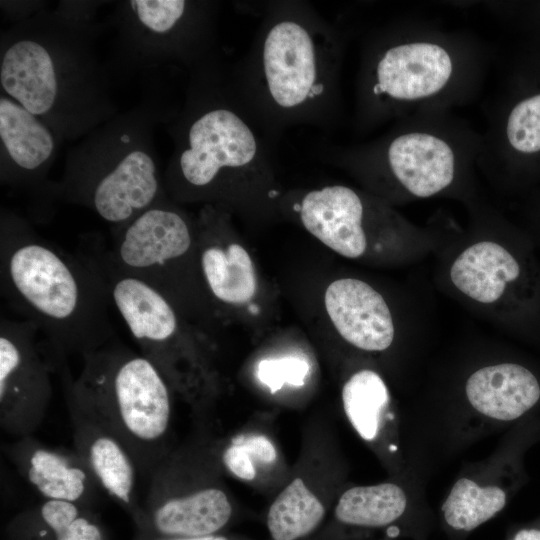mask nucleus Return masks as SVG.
Returning a JSON list of instances; mask_svg holds the SVG:
<instances>
[{"instance_id":"obj_10","label":"nucleus","mask_w":540,"mask_h":540,"mask_svg":"<svg viewBox=\"0 0 540 540\" xmlns=\"http://www.w3.org/2000/svg\"><path fill=\"white\" fill-rule=\"evenodd\" d=\"M108 251L125 272L149 283L176 307L194 236L186 216L166 198L114 227Z\"/></svg>"},{"instance_id":"obj_17","label":"nucleus","mask_w":540,"mask_h":540,"mask_svg":"<svg viewBox=\"0 0 540 540\" xmlns=\"http://www.w3.org/2000/svg\"><path fill=\"white\" fill-rule=\"evenodd\" d=\"M327 314L339 335L350 345L367 352H382L396 336L392 311L369 283L357 278H341L326 289Z\"/></svg>"},{"instance_id":"obj_9","label":"nucleus","mask_w":540,"mask_h":540,"mask_svg":"<svg viewBox=\"0 0 540 540\" xmlns=\"http://www.w3.org/2000/svg\"><path fill=\"white\" fill-rule=\"evenodd\" d=\"M318 157L344 166L395 198L426 199L446 193L460 175L452 142L426 130L396 131L355 147L322 145Z\"/></svg>"},{"instance_id":"obj_19","label":"nucleus","mask_w":540,"mask_h":540,"mask_svg":"<svg viewBox=\"0 0 540 540\" xmlns=\"http://www.w3.org/2000/svg\"><path fill=\"white\" fill-rule=\"evenodd\" d=\"M231 515L228 495L211 485L193 496L145 505L142 519L161 537H201L214 535Z\"/></svg>"},{"instance_id":"obj_11","label":"nucleus","mask_w":540,"mask_h":540,"mask_svg":"<svg viewBox=\"0 0 540 540\" xmlns=\"http://www.w3.org/2000/svg\"><path fill=\"white\" fill-rule=\"evenodd\" d=\"M38 328L23 319H0V426L15 438L32 436L43 423L53 394Z\"/></svg>"},{"instance_id":"obj_15","label":"nucleus","mask_w":540,"mask_h":540,"mask_svg":"<svg viewBox=\"0 0 540 540\" xmlns=\"http://www.w3.org/2000/svg\"><path fill=\"white\" fill-rule=\"evenodd\" d=\"M56 132L15 100L0 97L1 181L11 186L47 189Z\"/></svg>"},{"instance_id":"obj_2","label":"nucleus","mask_w":540,"mask_h":540,"mask_svg":"<svg viewBox=\"0 0 540 540\" xmlns=\"http://www.w3.org/2000/svg\"><path fill=\"white\" fill-rule=\"evenodd\" d=\"M0 289L45 336L54 366L115 340L107 290L89 259L64 251L7 210L0 219Z\"/></svg>"},{"instance_id":"obj_18","label":"nucleus","mask_w":540,"mask_h":540,"mask_svg":"<svg viewBox=\"0 0 540 540\" xmlns=\"http://www.w3.org/2000/svg\"><path fill=\"white\" fill-rule=\"evenodd\" d=\"M464 393L477 412L499 421H512L540 399V382L526 366L499 362L482 366L466 379Z\"/></svg>"},{"instance_id":"obj_24","label":"nucleus","mask_w":540,"mask_h":540,"mask_svg":"<svg viewBox=\"0 0 540 540\" xmlns=\"http://www.w3.org/2000/svg\"><path fill=\"white\" fill-rule=\"evenodd\" d=\"M341 396L344 412L358 435L375 440L390 403L383 378L371 369L359 370L346 381Z\"/></svg>"},{"instance_id":"obj_21","label":"nucleus","mask_w":540,"mask_h":540,"mask_svg":"<svg viewBox=\"0 0 540 540\" xmlns=\"http://www.w3.org/2000/svg\"><path fill=\"white\" fill-rule=\"evenodd\" d=\"M14 529L25 540H104L86 507L65 501L43 500L23 512Z\"/></svg>"},{"instance_id":"obj_22","label":"nucleus","mask_w":540,"mask_h":540,"mask_svg":"<svg viewBox=\"0 0 540 540\" xmlns=\"http://www.w3.org/2000/svg\"><path fill=\"white\" fill-rule=\"evenodd\" d=\"M406 508V494L396 484L355 486L340 496L335 517L350 526L380 528L399 520Z\"/></svg>"},{"instance_id":"obj_29","label":"nucleus","mask_w":540,"mask_h":540,"mask_svg":"<svg viewBox=\"0 0 540 540\" xmlns=\"http://www.w3.org/2000/svg\"><path fill=\"white\" fill-rule=\"evenodd\" d=\"M231 442L241 445L253 459L265 464L272 463L277 458L274 445L264 435H241L233 438Z\"/></svg>"},{"instance_id":"obj_26","label":"nucleus","mask_w":540,"mask_h":540,"mask_svg":"<svg viewBox=\"0 0 540 540\" xmlns=\"http://www.w3.org/2000/svg\"><path fill=\"white\" fill-rule=\"evenodd\" d=\"M508 145L522 154L540 152V93L513 106L505 123Z\"/></svg>"},{"instance_id":"obj_4","label":"nucleus","mask_w":540,"mask_h":540,"mask_svg":"<svg viewBox=\"0 0 540 540\" xmlns=\"http://www.w3.org/2000/svg\"><path fill=\"white\" fill-rule=\"evenodd\" d=\"M38 21L6 36L1 45L3 93L49 125L57 135L100 120L103 76L79 26ZM102 112V111H101Z\"/></svg>"},{"instance_id":"obj_25","label":"nucleus","mask_w":540,"mask_h":540,"mask_svg":"<svg viewBox=\"0 0 540 540\" xmlns=\"http://www.w3.org/2000/svg\"><path fill=\"white\" fill-rule=\"evenodd\" d=\"M506 504L505 492L497 486H480L459 479L446 498L442 512L445 523L458 532H470L493 518Z\"/></svg>"},{"instance_id":"obj_23","label":"nucleus","mask_w":540,"mask_h":540,"mask_svg":"<svg viewBox=\"0 0 540 540\" xmlns=\"http://www.w3.org/2000/svg\"><path fill=\"white\" fill-rule=\"evenodd\" d=\"M325 508L315 494L296 478L276 497L267 514V528L273 540H297L317 528Z\"/></svg>"},{"instance_id":"obj_28","label":"nucleus","mask_w":540,"mask_h":540,"mask_svg":"<svg viewBox=\"0 0 540 540\" xmlns=\"http://www.w3.org/2000/svg\"><path fill=\"white\" fill-rule=\"evenodd\" d=\"M225 468L242 480H253L256 476L253 458L239 444L231 442L221 454Z\"/></svg>"},{"instance_id":"obj_16","label":"nucleus","mask_w":540,"mask_h":540,"mask_svg":"<svg viewBox=\"0 0 540 540\" xmlns=\"http://www.w3.org/2000/svg\"><path fill=\"white\" fill-rule=\"evenodd\" d=\"M72 427L74 450L89 468L104 494L140 519L137 501L138 468L123 443L106 427L64 396Z\"/></svg>"},{"instance_id":"obj_13","label":"nucleus","mask_w":540,"mask_h":540,"mask_svg":"<svg viewBox=\"0 0 540 540\" xmlns=\"http://www.w3.org/2000/svg\"><path fill=\"white\" fill-rule=\"evenodd\" d=\"M127 18L140 42L192 70L214 60L215 5L204 1H128ZM147 44V45H148Z\"/></svg>"},{"instance_id":"obj_8","label":"nucleus","mask_w":540,"mask_h":540,"mask_svg":"<svg viewBox=\"0 0 540 540\" xmlns=\"http://www.w3.org/2000/svg\"><path fill=\"white\" fill-rule=\"evenodd\" d=\"M455 53L431 38L385 30L367 45L357 84L355 124H380L415 102L431 100L455 82Z\"/></svg>"},{"instance_id":"obj_1","label":"nucleus","mask_w":540,"mask_h":540,"mask_svg":"<svg viewBox=\"0 0 540 540\" xmlns=\"http://www.w3.org/2000/svg\"><path fill=\"white\" fill-rule=\"evenodd\" d=\"M344 40L310 3L270 1L226 76L233 99L271 148L294 126L332 130L341 117Z\"/></svg>"},{"instance_id":"obj_5","label":"nucleus","mask_w":540,"mask_h":540,"mask_svg":"<svg viewBox=\"0 0 540 540\" xmlns=\"http://www.w3.org/2000/svg\"><path fill=\"white\" fill-rule=\"evenodd\" d=\"M82 358L76 379L66 360L56 366L64 396L111 431L150 478L170 453L172 388L151 361L115 340Z\"/></svg>"},{"instance_id":"obj_3","label":"nucleus","mask_w":540,"mask_h":540,"mask_svg":"<svg viewBox=\"0 0 540 540\" xmlns=\"http://www.w3.org/2000/svg\"><path fill=\"white\" fill-rule=\"evenodd\" d=\"M192 71L166 193L178 201L217 199L233 184L269 179L271 147L233 99L218 59Z\"/></svg>"},{"instance_id":"obj_6","label":"nucleus","mask_w":540,"mask_h":540,"mask_svg":"<svg viewBox=\"0 0 540 540\" xmlns=\"http://www.w3.org/2000/svg\"><path fill=\"white\" fill-rule=\"evenodd\" d=\"M138 121L113 123L93 157H74L50 193L83 205L118 227L166 198L148 132Z\"/></svg>"},{"instance_id":"obj_12","label":"nucleus","mask_w":540,"mask_h":540,"mask_svg":"<svg viewBox=\"0 0 540 540\" xmlns=\"http://www.w3.org/2000/svg\"><path fill=\"white\" fill-rule=\"evenodd\" d=\"M293 210L310 234L349 259L368 253L371 231L394 236L411 233L410 223L386 204L345 185L310 190L293 204Z\"/></svg>"},{"instance_id":"obj_30","label":"nucleus","mask_w":540,"mask_h":540,"mask_svg":"<svg viewBox=\"0 0 540 540\" xmlns=\"http://www.w3.org/2000/svg\"><path fill=\"white\" fill-rule=\"evenodd\" d=\"M510 540H540V529L522 528Z\"/></svg>"},{"instance_id":"obj_31","label":"nucleus","mask_w":540,"mask_h":540,"mask_svg":"<svg viewBox=\"0 0 540 540\" xmlns=\"http://www.w3.org/2000/svg\"><path fill=\"white\" fill-rule=\"evenodd\" d=\"M156 540H228L226 537L209 535L201 537H160Z\"/></svg>"},{"instance_id":"obj_20","label":"nucleus","mask_w":540,"mask_h":540,"mask_svg":"<svg viewBox=\"0 0 540 540\" xmlns=\"http://www.w3.org/2000/svg\"><path fill=\"white\" fill-rule=\"evenodd\" d=\"M199 267L210 294L219 302L243 304L256 292L253 262L238 243L204 242Z\"/></svg>"},{"instance_id":"obj_27","label":"nucleus","mask_w":540,"mask_h":540,"mask_svg":"<svg viewBox=\"0 0 540 540\" xmlns=\"http://www.w3.org/2000/svg\"><path fill=\"white\" fill-rule=\"evenodd\" d=\"M309 371L308 363L298 357L267 359L259 363V379L273 391L284 383L300 386Z\"/></svg>"},{"instance_id":"obj_14","label":"nucleus","mask_w":540,"mask_h":540,"mask_svg":"<svg viewBox=\"0 0 540 540\" xmlns=\"http://www.w3.org/2000/svg\"><path fill=\"white\" fill-rule=\"evenodd\" d=\"M2 451L44 500L87 507L103 493L74 449L52 447L32 435L15 438Z\"/></svg>"},{"instance_id":"obj_7","label":"nucleus","mask_w":540,"mask_h":540,"mask_svg":"<svg viewBox=\"0 0 540 540\" xmlns=\"http://www.w3.org/2000/svg\"><path fill=\"white\" fill-rule=\"evenodd\" d=\"M445 280L459 300L503 327L540 332V263L529 242L473 239L450 258Z\"/></svg>"}]
</instances>
